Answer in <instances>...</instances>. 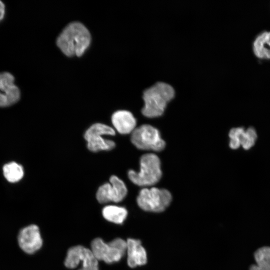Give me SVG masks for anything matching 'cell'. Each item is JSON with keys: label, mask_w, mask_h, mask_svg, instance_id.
<instances>
[{"label": "cell", "mask_w": 270, "mask_h": 270, "mask_svg": "<svg viewBox=\"0 0 270 270\" xmlns=\"http://www.w3.org/2000/svg\"><path fill=\"white\" fill-rule=\"evenodd\" d=\"M115 134L114 130L106 124L96 123L91 126L86 132L84 138L87 142L88 149L93 152L100 150H110L116 146L115 142L105 139L102 135Z\"/></svg>", "instance_id": "cell-7"}, {"label": "cell", "mask_w": 270, "mask_h": 270, "mask_svg": "<svg viewBox=\"0 0 270 270\" xmlns=\"http://www.w3.org/2000/svg\"><path fill=\"white\" fill-rule=\"evenodd\" d=\"M162 172L160 162L158 156L154 154H146L140 160V170L128 172L129 179L138 186H150L157 183L161 178Z\"/></svg>", "instance_id": "cell-3"}, {"label": "cell", "mask_w": 270, "mask_h": 270, "mask_svg": "<svg viewBox=\"0 0 270 270\" xmlns=\"http://www.w3.org/2000/svg\"><path fill=\"white\" fill-rule=\"evenodd\" d=\"M126 242L128 264L130 268L145 264L147 262L146 253L140 240L128 238Z\"/></svg>", "instance_id": "cell-13"}, {"label": "cell", "mask_w": 270, "mask_h": 270, "mask_svg": "<svg viewBox=\"0 0 270 270\" xmlns=\"http://www.w3.org/2000/svg\"><path fill=\"white\" fill-rule=\"evenodd\" d=\"M91 250L98 260L107 264L118 262L126 252V242L117 238L108 243L100 238L94 239L91 244Z\"/></svg>", "instance_id": "cell-4"}, {"label": "cell", "mask_w": 270, "mask_h": 270, "mask_svg": "<svg viewBox=\"0 0 270 270\" xmlns=\"http://www.w3.org/2000/svg\"><path fill=\"white\" fill-rule=\"evenodd\" d=\"M250 270H270V266L253 264L250 266Z\"/></svg>", "instance_id": "cell-19"}, {"label": "cell", "mask_w": 270, "mask_h": 270, "mask_svg": "<svg viewBox=\"0 0 270 270\" xmlns=\"http://www.w3.org/2000/svg\"><path fill=\"white\" fill-rule=\"evenodd\" d=\"M229 146L232 149H237L242 146L248 150L255 144L258 135L256 130L250 127L246 130L243 128H232L229 132Z\"/></svg>", "instance_id": "cell-12"}, {"label": "cell", "mask_w": 270, "mask_h": 270, "mask_svg": "<svg viewBox=\"0 0 270 270\" xmlns=\"http://www.w3.org/2000/svg\"><path fill=\"white\" fill-rule=\"evenodd\" d=\"M6 12L5 5L0 0V22H1L4 18Z\"/></svg>", "instance_id": "cell-20"}, {"label": "cell", "mask_w": 270, "mask_h": 270, "mask_svg": "<svg viewBox=\"0 0 270 270\" xmlns=\"http://www.w3.org/2000/svg\"><path fill=\"white\" fill-rule=\"evenodd\" d=\"M130 140L138 148L142 150L159 152L166 146L159 131L149 124H143L136 128L132 132Z\"/></svg>", "instance_id": "cell-6"}, {"label": "cell", "mask_w": 270, "mask_h": 270, "mask_svg": "<svg viewBox=\"0 0 270 270\" xmlns=\"http://www.w3.org/2000/svg\"><path fill=\"white\" fill-rule=\"evenodd\" d=\"M254 256L257 264L270 266V247L258 248L255 252Z\"/></svg>", "instance_id": "cell-18"}, {"label": "cell", "mask_w": 270, "mask_h": 270, "mask_svg": "<svg viewBox=\"0 0 270 270\" xmlns=\"http://www.w3.org/2000/svg\"><path fill=\"white\" fill-rule=\"evenodd\" d=\"M18 242L20 249L28 254L38 252L42 246V239L38 226L32 224L22 228L18 236Z\"/></svg>", "instance_id": "cell-10"}, {"label": "cell", "mask_w": 270, "mask_h": 270, "mask_svg": "<svg viewBox=\"0 0 270 270\" xmlns=\"http://www.w3.org/2000/svg\"><path fill=\"white\" fill-rule=\"evenodd\" d=\"M90 40V34L87 28L79 22H73L60 34L56 44L66 56H80L88 47Z\"/></svg>", "instance_id": "cell-1"}, {"label": "cell", "mask_w": 270, "mask_h": 270, "mask_svg": "<svg viewBox=\"0 0 270 270\" xmlns=\"http://www.w3.org/2000/svg\"><path fill=\"white\" fill-rule=\"evenodd\" d=\"M14 82V77L10 72H0V107L10 106L20 100V92Z\"/></svg>", "instance_id": "cell-11"}, {"label": "cell", "mask_w": 270, "mask_h": 270, "mask_svg": "<svg viewBox=\"0 0 270 270\" xmlns=\"http://www.w3.org/2000/svg\"><path fill=\"white\" fill-rule=\"evenodd\" d=\"M3 173L6 180L12 183L20 181L24 174L22 166L16 162L6 164L3 167Z\"/></svg>", "instance_id": "cell-17"}, {"label": "cell", "mask_w": 270, "mask_h": 270, "mask_svg": "<svg viewBox=\"0 0 270 270\" xmlns=\"http://www.w3.org/2000/svg\"><path fill=\"white\" fill-rule=\"evenodd\" d=\"M172 197L165 189L156 188H144L140 192L136 198L138 206L145 211L160 212L169 206Z\"/></svg>", "instance_id": "cell-5"}, {"label": "cell", "mask_w": 270, "mask_h": 270, "mask_svg": "<svg viewBox=\"0 0 270 270\" xmlns=\"http://www.w3.org/2000/svg\"><path fill=\"white\" fill-rule=\"evenodd\" d=\"M110 183L101 186L96 192V198L101 204L110 202H118L126 196L128 190L124 183L116 176L110 178Z\"/></svg>", "instance_id": "cell-9"}, {"label": "cell", "mask_w": 270, "mask_h": 270, "mask_svg": "<svg viewBox=\"0 0 270 270\" xmlns=\"http://www.w3.org/2000/svg\"><path fill=\"white\" fill-rule=\"evenodd\" d=\"M82 262L79 270H98V260L91 250L82 246L70 248L68 251L64 265L70 268H74Z\"/></svg>", "instance_id": "cell-8"}, {"label": "cell", "mask_w": 270, "mask_h": 270, "mask_svg": "<svg viewBox=\"0 0 270 270\" xmlns=\"http://www.w3.org/2000/svg\"><path fill=\"white\" fill-rule=\"evenodd\" d=\"M174 95V90L171 86L163 82H157L144 92V106L142 114L150 118L160 116Z\"/></svg>", "instance_id": "cell-2"}, {"label": "cell", "mask_w": 270, "mask_h": 270, "mask_svg": "<svg viewBox=\"0 0 270 270\" xmlns=\"http://www.w3.org/2000/svg\"><path fill=\"white\" fill-rule=\"evenodd\" d=\"M104 218L110 222L120 224L126 219L128 212L123 207L116 206H107L102 210Z\"/></svg>", "instance_id": "cell-16"}, {"label": "cell", "mask_w": 270, "mask_h": 270, "mask_svg": "<svg viewBox=\"0 0 270 270\" xmlns=\"http://www.w3.org/2000/svg\"><path fill=\"white\" fill-rule=\"evenodd\" d=\"M113 126L121 134H128L134 131L136 126V120L132 114L127 110L116 112L112 116Z\"/></svg>", "instance_id": "cell-14"}, {"label": "cell", "mask_w": 270, "mask_h": 270, "mask_svg": "<svg viewBox=\"0 0 270 270\" xmlns=\"http://www.w3.org/2000/svg\"><path fill=\"white\" fill-rule=\"evenodd\" d=\"M253 50L256 57L270 59V32H264L256 37L253 44Z\"/></svg>", "instance_id": "cell-15"}]
</instances>
